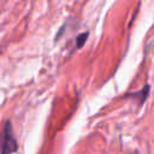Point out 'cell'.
<instances>
[{
  "instance_id": "cell-1",
  "label": "cell",
  "mask_w": 154,
  "mask_h": 154,
  "mask_svg": "<svg viewBox=\"0 0 154 154\" xmlns=\"http://www.w3.org/2000/svg\"><path fill=\"white\" fill-rule=\"evenodd\" d=\"M18 150V143L13 134L11 120H6L0 134V154H13Z\"/></svg>"
},
{
  "instance_id": "cell-2",
  "label": "cell",
  "mask_w": 154,
  "mask_h": 154,
  "mask_svg": "<svg viewBox=\"0 0 154 154\" xmlns=\"http://www.w3.org/2000/svg\"><path fill=\"white\" fill-rule=\"evenodd\" d=\"M88 35H89V32H88V31H85V32H82L81 35H78V36H77V40H76V42H77V48L83 47V45H84V43H85V41H87Z\"/></svg>"
}]
</instances>
